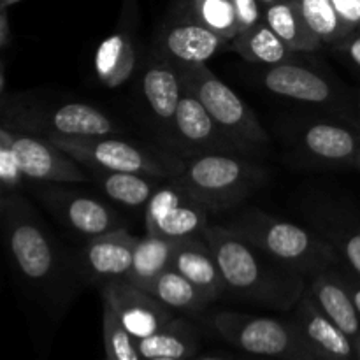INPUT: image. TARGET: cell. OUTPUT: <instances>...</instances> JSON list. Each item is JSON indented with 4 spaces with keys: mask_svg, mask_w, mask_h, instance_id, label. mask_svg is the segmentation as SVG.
Returning a JSON list of instances; mask_svg holds the SVG:
<instances>
[{
    "mask_svg": "<svg viewBox=\"0 0 360 360\" xmlns=\"http://www.w3.org/2000/svg\"><path fill=\"white\" fill-rule=\"evenodd\" d=\"M0 220L16 278L53 316H60L84 283L77 259L20 192H2Z\"/></svg>",
    "mask_w": 360,
    "mask_h": 360,
    "instance_id": "cell-1",
    "label": "cell"
},
{
    "mask_svg": "<svg viewBox=\"0 0 360 360\" xmlns=\"http://www.w3.org/2000/svg\"><path fill=\"white\" fill-rule=\"evenodd\" d=\"M204 241L213 250L229 294L264 308H295L308 278L288 269L225 225H207Z\"/></svg>",
    "mask_w": 360,
    "mask_h": 360,
    "instance_id": "cell-2",
    "label": "cell"
},
{
    "mask_svg": "<svg viewBox=\"0 0 360 360\" xmlns=\"http://www.w3.org/2000/svg\"><path fill=\"white\" fill-rule=\"evenodd\" d=\"M225 227L304 278L340 266V259L326 238L257 207L241 211Z\"/></svg>",
    "mask_w": 360,
    "mask_h": 360,
    "instance_id": "cell-3",
    "label": "cell"
},
{
    "mask_svg": "<svg viewBox=\"0 0 360 360\" xmlns=\"http://www.w3.org/2000/svg\"><path fill=\"white\" fill-rule=\"evenodd\" d=\"M181 185L207 211H225L267 181V171L246 155L202 153L183 160Z\"/></svg>",
    "mask_w": 360,
    "mask_h": 360,
    "instance_id": "cell-4",
    "label": "cell"
},
{
    "mask_svg": "<svg viewBox=\"0 0 360 360\" xmlns=\"http://www.w3.org/2000/svg\"><path fill=\"white\" fill-rule=\"evenodd\" d=\"M207 323L218 336L246 354L285 360H322L295 320L217 311L207 316Z\"/></svg>",
    "mask_w": 360,
    "mask_h": 360,
    "instance_id": "cell-5",
    "label": "cell"
},
{
    "mask_svg": "<svg viewBox=\"0 0 360 360\" xmlns=\"http://www.w3.org/2000/svg\"><path fill=\"white\" fill-rule=\"evenodd\" d=\"M183 86L195 95L221 130L248 155H255L269 146L267 132L255 112L232 91L220 77L211 72L206 63H176Z\"/></svg>",
    "mask_w": 360,
    "mask_h": 360,
    "instance_id": "cell-6",
    "label": "cell"
},
{
    "mask_svg": "<svg viewBox=\"0 0 360 360\" xmlns=\"http://www.w3.org/2000/svg\"><path fill=\"white\" fill-rule=\"evenodd\" d=\"M2 125L16 132L37 134L48 139L118 136L125 132V127L118 120L111 118L101 108L84 102H65L53 108H42L13 101V108L2 104Z\"/></svg>",
    "mask_w": 360,
    "mask_h": 360,
    "instance_id": "cell-7",
    "label": "cell"
},
{
    "mask_svg": "<svg viewBox=\"0 0 360 360\" xmlns=\"http://www.w3.org/2000/svg\"><path fill=\"white\" fill-rule=\"evenodd\" d=\"M65 153L76 158L83 167L111 172H137L157 178H178L181 174L183 160L164 151L139 146L129 139L116 136L101 137H56L51 139Z\"/></svg>",
    "mask_w": 360,
    "mask_h": 360,
    "instance_id": "cell-8",
    "label": "cell"
},
{
    "mask_svg": "<svg viewBox=\"0 0 360 360\" xmlns=\"http://www.w3.org/2000/svg\"><path fill=\"white\" fill-rule=\"evenodd\" d=\"M210 211L181 185L178 178L164 179L144 207L146 234L171 241L202 238Z\"/></svg>",
    "mask_w": 360,
    "mask_h": 360,
    "instance_id": "cell-9",
    "label": "cell"
},
{
    "mask_svg": "<svg viewBox=\"0 0 360 360\" xmlns=\"http://www.w3.org/2000/svg\"><path fill=\"white\" fill-rule=\"evenodd\" d=\"M37 197L60 224L86 239L127 229L125 220L115 207L86 192L46 186L39 190Z\"/></svg>",
    "mask_w": 360,
    "mask_h": 360,
    "instance_id": "cell-10",
    "label": "cell"
},
{
    "mask_svg": "<svg viewBox=\"0 0 360 360\" xmlns=\"http://www.w3.org/2000/svg\"><path fill=\"white\" fill-rule=\"evenodd\" d=\"M14 153L27 179L39 183H83L91 174L76 158L56 146L48 137L11 130Z\"/></svg>",
    "mask_w": 360,
    "mask_h": 360,
    "instance_id": "cell-11",
    "label": "cell"
},
{
    "mask_svg": "<svg viewBox=\"0 0 360 360\" xmlns=\"http://www.w3.org/2000/svg\"><path fill=\"white\" fill-rule=\"evenodd\" d=\"M172 148L183 150L186 157L202 153H236L252 157L218 127L202 102L188 90L183 91L176 111Z\"/></svg>",
    "mask_w": 360,
    "mask_h": 360,
    "instance_id": "cell-12",
    "label": "cell"
},
{
    "mask_svg": "<svg viewBox=\"0 0 360 360\" xmlns=\"http://www.w3.org/2000/svg\"><path fill=\"white\" fill-rule=\"evenodd\" d=\"M104 304L137 341L158 333L176 319L171 308L127 280L109 281L101 287Z\"/></svg>",
    "mask_w": 360,
    "mask_h": 360,
    "instance_id": "cell-13",
    "label": "cell"
},
{
    "mask_svg": "<svg viewBox=\"0 0 360 360\" xmlns=\"http://www.w3.org/2000/svg\"><path fill=\"white\" fill-rule=\"evenodd\" d=\"M137 239L127 229L88 239L76 255L84 283L102 287L109 281L127 280L132 269Z\"/></svg>",
    "mask_w": 360,
    "mask_h": 360,
    "instance_id": "cell-14",
    "label": "cell"
},
{
    "mask_svg": "<svg viewBox=\"0 0 360 360\" xmlns=\"http://www.w3.org/2000/svg\"><path fill=\"white\" fill-rule=\"evenodd\" d=\"M227 39L204 27L186 11L164 25L157 39V53L174 63H206Z\"/></svg>",
    "mask_w": 360,
    "mask_h": 360,
    "instance_id": "cell-15",
    "label": "cell"
},
{
    "mask_svg": "<svg viewBox=\"0 0 360 360\" xmlns=\"http://www.w3.org/2000/svg\"><path fill=\"white\" fill-rule=\"evenodd\" d=\"M302 157L323 167L359 165L360 134L338 122H311L297 137Z\"/></svg>",
    "mask_w": 360,
    "mask_h": 360,
    "instance_id": "cell-16",
    "label": "cell"
},
{
    "mask_svg": "<svg viewBox=\"0 0 360 360\" xmlns=\"http://www.w3.org/2000/svg\"><path fill=\"white\" fill-rule=\"evenodd\" d=\"M141 91L153 118L160 123L162 130L169 134V143L172 146L176 111L185 91L176 63L155 53L153 58L144 67Z\"/></svg>",
    "mask_w": 360,
    "mask_h": 360,
    "instance_id": "cell-17",
    "label": "cell"
},
{
    "mask_svg": "<svg viewBox=\"0 0 360 360\" xmlns=\"http://www.w3.org/2000/svg\"><path fill=\"white\" fill-rule=\"evenodd\" d=\"M136 0H123V14L118 30L104 39L95 51V72L98 81L108 88L125 83L136 69V48H134V21Z\"/></svg>",
    "mask_w": 360,
    "mask_h": 360,
    "instance_id": "cell-18",
    "label": "cell"
},
{
    "mask_svg": "<svg viewBox=\"0 0 360 360\" xmlns=\"http://www.w3.org/2000/svg\"><path fill=\"white\" fill-rule=\"evenodd\" d=\"M306 290L316 306L350 338L360 360V316L341 269L334 266L315 274Z\"/></svg>",
    "mask_w": 360,
    "mask_h": 360,
    "instance_id": "cell-19",
    "label": "cell"
},
{
    "mask_svg": "<svg viewBox=\"0 0 360 360\" xmlns=\"http://www.w3.org/2000/svg\"><path fill=\"white\" fill-rule=\"evenodd\" d=\"M264 86L278 97L292 98L304 104H329L336 95L327 77L311 67L292 60L267 67L260 76Z\"/></svg>",
    "mask_w": 360,
    "mask_h": 360,
    "instance_id": "cell-20",
    "label": "cell"
},
{
    "mask_svg": "<svg viewBox=\"0 0 360 360\" xmlns=\"http://www.w3.org/2000/svg\"><path fill=\"white\" fill-rule=\"evenodd\" d=\"M294 320L322 360H359L350 338L316 306L308 290L295 306Z\"/></svg>",
    "mask_w": 360,
    "mask_h": 360,
    "instance_id": "cell-21",
    "label": "cell"
},
{
    "mask_svg": "<svg viewBox=\"0 0 360 360\" xmlns=\"http://www.w3.org/2000/svg\"><path fill=\"white\" fill-rule=\"evenodd\" d=\"M171 267L192 281L213 302L227 292L213 250L204 241V238L179 241Z\"/></svg>",
    "mask_w": 360,
    "mask_h": 360,
    "instance_id": "cell-22",
    "label": "cell"
},
{
    "mask_svg": "<svg viewBox=\"0 0 360 360\" xmlns=\"http://www.w3.org/2000/svg\"><path fill=\"white\" fill-rule=\"evenodd\" d=\"M88 171L91 179L101 186L109 199L120 206L134 207V210L146 207L153 193L165 179L150 174H137V172H111L98 171V169H88Z\"/></svg>",
    "mask_w": 360,
    "mask_h": 360,
    "instance_id": "cell-23",
    "label": "cell"
},
{
    "mask_svg": "<svg viewBox=\"0 0 360 360\" xmlns=\"http://www.w3.org/2000/svg\"><path fill=\"white\" fill-rule=\"evenodd\" d=\"M264 21L294 53H313L322 48L294 0H280L264 7Z\"/></svg>",
    "mask_w": 360,
    "mask_h": 360,
    "instance_id": "cell-24",
    "label": "cell"
},
{
    "mask_svg": "<svg viewBox=\"0 0 360 360\" xmlns=\"http://www.w3.org/2000/svg\"><path fill=\"white\" fill-rule=\"evenodd\" d=\"M141 357L157 359H193L199 350V336L188 322L174 319L158 333L137 341Z\"/></svg>",
    "mask_w": 360,
    "mask_h": 360,
    "instance_id": "cell-25",
    "label": "cell"
},
{
    "mask_svg": "<svg viewBox=\"0 0 360 360\" xmlns=\"http://www.w3.org/2000/svg\"><path fill=\"white\" fill-rule=\"evenodd\" d=\"M176 246H178L176 241L151 234L137 239L132 269H130L127 281L143 290H148V287L172 266Z\"/></svg>",
    "mask_w": 360,
    "mask_h": 360,
    "instance_id": "cell-26",
    "label": "cell"
},
{
    "mask_svg": "<svg viewBox=\"0 0 360 360\" xmlns=\"http://www.w3.org/2000/svg\"><path fill=\"white\" fill-rule=\"evenodd\" d=\"M232 49L248 62L266 67L288 62L294 56V51L271 30L266 21L236 35L232 39Z\"/></svg>",
    "mask_w": 360,
    "mask_h": 360,
    "instance_id": "cell-27",
    "label": "cell"
},
{
    "mask_svg": "<svg viewBox=\"0 0 360 360\" xmlns=\"http://www.w3.org/2000/svg\"><path fill=\"white\" fill-rule=\"evenodd\" d=\"M146 292H150L153 297H157L167 308L178 309L183 313H192V315H199L213 302L192 281L186 280L183 274H179L172 267L164 271L148 287Z\"/></svg>",
    "mask_w": 360,
    "mask_h": 360,
    "instance_id": "cell-28",
    "label": "cell"
},
{
    "mask_svg": "<svg viewBox=\"0 0 360 360\" xmlns=\"http://www.w3.org/2000/svg\"><path fill=\"white\" fill-rule=\"evenodd\" d=\"M306 25L322 46H336L347 37L333 0H294Z\"/></svg>",
    "mask_w": 360,
    "mask_h": 360,
    "instance_id": "cell-29",
    "label": "cell"
},
{
    "mask_svg": "<svg viewBox=\"0 0 360 360\" xmlns=\"http://www.w3.org/2000/svg\"><path fill=\"white\" fill-rule=\"evenodd\" d=\"M188 11L199 23L227 41L239 34L238 16L231 0H190Z\"/></svg>",
    "mask_w": 360,
    "mask_h": 360,
    "instance_id": "cell-30",
    "label": "cell"
},
{
    "mask_svg": "<svg viewBox=\"0 0 360 360\" xmlns=\"http://www.w3.org/2000/svg\"><path fill=\"white\" fill-rule=\"evenodd\" d=\"M319 224L322 225L320 236L333 245L340 264H345L352 273L360 278V229L340 227L326 214Z\"/></svg>",
    "mask_w": 360,
    "mask_h": 360,
    "instance_id": "cell-31",
    "label": "cell"
},
{
    "mask_svg": "<svg viewBox=\"0 0 360 360\" xmlns=\"http://www.w3.org/2000/svg\"><path fill=\"white\" fill-rule=\"evenodd\" d=\"M104 345L108 360H144L141 357L137 340L120 323L109 306L104 304Z\"/></svg>",
    "mask_w": 360,
    "mask_h": 360,
    "instance_id": "cell-32",
    "label": "cell"
},
{
    "mask_svg": "<svg viewBox=\"0 0 360 360\" xmlns=\"http://www.w3.org/2000/svg\"><path fill=\"white\" fill-rule=\"evenodd\" d=\"M23 179L25 176L21 172L20 162L14 153L13 141H11V129L2 125L0 129V185H2V192H20Z\"/></svg>",
    "mask_w": 360,
    "mask_h": 360,
    "instance_id": "cell-33",
    "label": "cell"
},
{
    "mask_svg": "<svg viewBox=\"0 0 360 360\" xmlns=\"http://www.w3.org/2000/svg\"><path fill=\"white\" fill-rule=\"evenodd\" d=\"M238 16L239 34L264 21V6L260 0H231Z\"/></svg>",
    "mask_w": 360,
    "mask_h": 360,
    "instance_id": "cell-34",
    "label": "cell"
},
{
    "mask_svg": "<svg viewBox=\"0 0 360 360\" xmlns=\"http://www.w3.org/2000/svg\"><path fill=\"white\" fill-rule=\"evenodd\" d=\"M345 32L360 30V0H333Z\"/></svg>",
    "mask_w": 360,
    "mask_h": 360,
    "instance_id": "cell-35",
    "label": "cell"
},
{
    "mask_svg": "<svg viewBox=\"0 0 360 360\" xmlns=\"http://www.w3.org/2000/svg\"><path fill=\"white\" fill-rule=\"evenodd\" d=\"M336 48L340 49V51H343L345 55H347L360 69V30L352 32L347 37L341 39L336 44Z\"/></svg>",
    "mask_w": 360,
    "mask_h": 360,
    "instance_id": "cell-36",
    "label": "cell"
},
{
    "mask_svg": "<svg viewBox=\"0 0 360 360\" xmlns=\"http://www.w3.org/2000/svg\"><path fill=\"white\" fill-rule=\"evenodd\" d=\"M9 7L0 6V48L2 51H6L7 48L13 42V34H11V25H9V13H7Z\"/></svg>",
    "mask_w": 360,
    "mask_h": 360,
    "instance_id": "cell-37",
    "label": "cell"
},
{
    "mask_svg": "<svg viewBox=\"0 0 360 360\" xmlns=\"http://www.w3.org/2000/svg\"><path fill=\"white\" fill-rule=\"evenodd\" d=\"M341 274H343L345 281H347L348 288H350L352 299H354V304H355V308H357L359 316H360V278L357 276V274H354V276H352L350 273H347V271H343V269H341Z\"/></svg>",
    "mask_w": 360,
    "mask_h": 360,
    "instance_id": "cell-38",
    "label": "cell"
},
{
    "mask_svg": "<svg viewBox=\"0 0 360 360\" xmlns=\"http://www.w3.org/2000/svg\"><path fill=\"white\" fill-rule=\"evenodd\" d=\"M20 0H0V6H6V7H11L14 6V4H18Z\"/></svg>",
    "mask_w": 360,
    "mask_h": 360,
    "instance_id": "cell-39",
    "label": "cell"
},
{
    "mask_svg": "<svg viewBox=\"0 0 360 360\" xmlns=\"http://www.w3.org/2000/svg\"><path fill=\"white\" fill-rule=\"evenodd\" d=\"M197 360H227V359H221V357H217V355H206V357H200Z\"/></svg>",
    "mask_w": 360,
    "mask_h": 360,
    "instance_id": "cell-40",
    "label": "cell"
},
{
    "mask_svg": "<svg viewBox=\"0 0 360 360\" xmlns=\"http://www.w3.org/2000/svg\"><path fill=\"white\" fill-rule=\"evenodd\" d=\"M276 2H280V0H260V4H262L264 7L271 6V4H276Z\"/></svg>",
    "mask_w": 360,
    "mask_h": 360,
    "instance_id": "cell-41",
    "label": "cell"
},
{
    "mask_svg": "<svg viewBox=\"0 0 360 360\" xmlns=\"http://www.w3.org/2000/svg\"><path fill=\"white\" fill-rule=\"evenodd\" d=\"M146 360H193V359H167V357H157V359H146Z\"/></svg>",
    "mask_w": 360,
    "mask_h": 360,
    "instance_id": "cell-42",
    "label": "cell"
},
{
    "mask_svg": "<svg viewBox=\"0 0 360 360\" xmlns=\"http://www.w3.org/2000/svg\"><path fill=\"white\" fill-rule=\"evenodd\" d=\"M359 165H360V158H359Z\"/></svg>",
    "mask_w": 360,
    "mask_h": 360,
    "instance_id": "cell-43",
    "label": "cell"
},
{
    "mask_svg": "<svg viewBox=\"0 0 360 360\" xmlns=\"http://www.w3.org/2000/svg\"><path fill=\"white\" fill-rule=\"evenodd\" d=\"M281 360H285V359H281Z\"/></svg>",
    "mask_w": 360,
    "mask_h": 360,
    "instance_id": "cell-44",
    "label": "cell"
},
{
    "mask_svg": "<svg viewBox=\"0 0 360 360\" xmlns=\"http://www.w3.org/2000/svg\"><path fill=\"white\" fill-rule=\"evenodd\" d=\"M105 360H108V359H105Z\"/></svg>",
    "mask_w": 360,
    "mask_h": 360,
    "instance_id": "cell-45",
    "label": "cell"
}]
</instances>
